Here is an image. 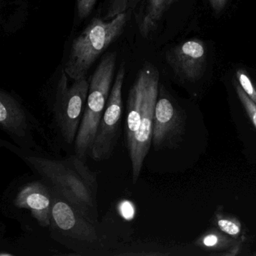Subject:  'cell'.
Here are the masks:
<instances>
[{
    "mask_svg": "<svg viewBox=\"0 0 256 256\" xmlns=\"http://www.w3.org/2000/svg\"><path fill=\"white\" fill-rule=\"evenodd\" d=\"M54 191V190H53ZM50 236L61 245L79 256L114 254V250L126 242L130 232H120L114 220L104 223L90 221L54 191Z\"/></svg>",
    "mask_w": 256,
    "mask_h": 256,
    "instance_id": "cell-1",
    "label": "cell"
},
{
    "mask_svg": "<svg viewBox=\"0 0 256 256\" xmlns=\"http://www.w3.org/2000/svg\"><path fill=\"white\" fill-rule=\"evenodd\" d=\"M20 156L30 168L76 210L90 221L98 222V180L78 155L50 158L30 154Z\"/></svg>",
    "mask_w": 256,
    "mask_h": 256,
    "instance_id": "cell-2",
    "label": "cell"
},
{
    "mask_svg": "<svg viewBox=\"0 0 256 256\" xmlns=\"http://www.w3.org/2000/svg\"><path fill=\"white\" fill-rule=\"evenodd\" d=\"M160 90V72L152 64L140 68L128 92L126 144L132 164L133 184L140 178L152 146L154 115Z\"/></svg>",
    "mask_w": 256,
    "mask_h": 256,
    "instance_id": "cell-3",
    "label": "cell"
},
{
    "mask_svg": "<svg viewBox=\"0 0 256 256\" xmlns=\"http://www.w3.org/2000/svg\"><path fill=\"white\" fill-rule=\"evenodd\" d=\"M126 13L112 20L94 18L72 43L64 71L73 80L85 78L98 56L122 34Z\"/></svg>",
    "mask_w": 256,
    "mask_h": 256,
    "instance_id": "cell-4",
    "label": "cell"
},
{
    "mask_svg": "<svg viewBox=\"0 0 256 256\" xmlns=\"http://www.w3.org/2000/svg\"><path fill=\"white\" fill-rule=\"evenodd\" d=\"M116 62V54H108L91 77L84 112L74 142L76 154L83 160L89 156L98 124L106 110Z\"/></svg>",
    "mask_w": 256,
    "mask_h": 256,
    "instance_id": "cell-5",
    "label": "cell"
},
{
    "mask_svg": "<svg viewBox=\"0 0 256 256\" xmlns=\"http://www.w3.org/2000/svg\"><path fill=\"white\" fill-rule=\"evenodd\" d=\"M86 78L74 80L68 84V76L62 72L55 88L53 100L49 104L54 124L62 138L68 144H74L89 92Z\"/></svg>",
    "mask_w": 256,
    "mask_h": 256,
    "instance_id": "cell-6",
    "label": "cell"
},
{
    "mask_svg": "<svg viewBox=\"0 0 256 256\" xmlns=\"http://www.w3.org/2000/svg\"><path fill=\"white\" fill-rule=\"evenodd\" d=\"M125 64H122L110 90L106 110L97 128L89 156L96 162L109 160L113 156L121 132L122 114V90L125 79Z\"/></svg>",
    "mask_w": 256,
    "mask_h": 256,
    "instance_id": "cell-7",
    "label": "cell"
},
{
    "mask_svg": "<svg viewBox=\"0 0 256 256\" xmlns=\"http://www.w3.org/2000/svg\"><path fill=\"white\" fill-rule=\"evenodd\" d=\"M0 126L22 149H36L37 120L16 96L4 90L0 91Z\"/></svg>",
    "mask_w": 256,
    "mask_h": 256,
    "instance_id": "cell-8",
    "label": "cell"
},
{
    "mask_svg": "<svg viewBox=\"0 0 256 256\" xmlns=\"http://www.w3.org/2000/svg\"><path fill=\"white\" fill-rule=\"evenodd\" d=\"M166 60L174 74L182 80L194 82L206 68V44L199 38H192L168 50Z\"/></svg>",
    "mask_w": 256,
    "mask_h": 256,
    "instance_id": "cell-9",
    "label": "cell"
},
{
    "mask_svg": "<svg viewBox=\"0 0 256 256\" xmlns=\"http://www.w3.org/2000/svg\"><path fill=\"white\" fill-rule=\"evenodd\" d=\"M13 202L16 208L30 211L41 227L44 228L50 227L54 192L42 179L31 181L22 186L16 193Z\"/></svg>",
    "mask_w": 256,
    "mask_h": 256,
    "instance_id": "cell-10",
    "label": "cell"
},
{
    "mask_svg": "<svg viewBox=\"0 0 256 256\" xmlns=\"http://www.w3.org/2000/svg\"><path fill=\"white\" fill-rule=\"evenodd\" d=\"M181 116L178 107L164 88L158 90L154 115L152 145L155 150L170 146L181 132Z\"/></svg>",
    "mask_w": 256,
    "mask_h": 256,
    "instance_id": "cell-11",
    "label": "cell"
},
{
    "mask_svg": "<svg viewBox=\"0 0 256 256\" xmlns=\"http://www.w3.org/2000/svg\"><path fill=\"white\" fill-rule=\"evenodd\" d=\"M174 0H143L136 16L139 32L148 38L158 28L166 12Z\"/></svg>",
    "mask_w": 256,
    "mask_h": 256,
    "instance_id": "cell-12",
    "label": "cell"
},
{
    "mask_svg": "<svg viewBox=\"0 0 256 256\" xmlns=\"http://www.w3.org/2000/svg\"><path fill=\"white\" fill-rule=\"evenodd\" d=\"M138 0H106V20H112L119 14L126 13Z\"/></svg>",
    "mask_w": 256,
    "mask_h": 256,
    "instance_id": "cell-13",
    "label": "cell"
},
{
    "mask_svg": "<svg viewBox=\"0 0 256 256\" xmlns=\"http://www.w3.org/2000/svg\"><path fill=\"white\" fill-rule=\"evenodd\" d=\"M230 242H232V240L214 230L204 235L199 240L198 244L208 250H218L228 246Z\"/></svg>",
    "mask_w": 256,
    "mask_h": 256,
    "instance_id": "cell-14",
    "label": "cell"
},
{
    "mask_svg": "<svg viewBox=\"0 0 256 256\" xmlns=\"http://www.w3.org/2000/svg\"><path fill=\"white\" fill-rule=\"evenodd\" d=\"M216 222L217 226L223 233L234 238L240 234L241 224L236 218L217 215Z\"/></svg>",
    "mask_w": 256,
    "mask_h": 256,
    "instance_id": "cell-15",
    "label": "cell"
},
{
    "mask_svg": "<svg viewBox=\"0 0 256 256\" xmlns=\"http://www.w3.org/2000/svg\"><path fill=\"white\" fill-rule=\"evenodd\" d=\"M236 94L240 100L241 103L244 106V108L246 110L248 118L252 122L253 125L256 128V104L246 95L244 90L242 89L240 84H235Z\"/></svg>",
    "mask_w": 256,
    "mask_h": 256,
    "instance_id": "cell-16",
    "label": "cell"
},
{
    "mask_svg": "<svg viewBox=\"0 0 256 256\" xmlns=\"http://www.w3.org/2000/svg\"><path fill=\"white\" fill-rule=\"evenodd\" d=\"M236 78L240 86L244 90L246 95L256 104V86L252 83L250 78L246 74V72L240 68L236 72Z\"/></svg>",
    "mask_w": 256,
    "mask_h": 256,
    "instance_id": "cell-17",
    "label": "cell"
},
{
    "mask_svg": "<svg viewBox=\"0 0 256 256\" xmlns=\"http://www.w3.org/2000/svg\"><path fill=\"white\" fill-rule=\"evenodd\" d=\"M97 0H77V12L80 19L86 18L92 12Z\"/></svg>",
    "mask_w": 256,
    "mask_h": 256,
    "instance_id": "cell-18",
    "label": "cell"
},
{
    "mask_svg": "<svg viewBox=\"0 0 256 256\" xmlns=\"http://www.w3.org/2000/svg\"><path fill=\"white\" fill-rule=\"evenodd\" d=\"M211 8L214 12L220 14L226 8L229 0H208Z\"/></svg>",
    "mask_w": 256,
    "mask_h": 256,
    "instance_id": "cell-19",
    "label": "cell"
}]
</instances>
